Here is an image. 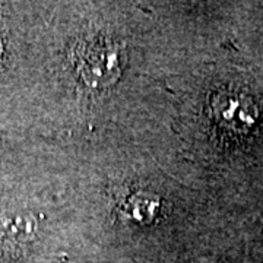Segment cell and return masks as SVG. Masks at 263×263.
<instances>
[{
	"mask_svg": "<svg viewBox=\"0 0 263 263\" xmlns=\"http://www.w3.org/2000/svg\"><path fill=\"white\" fill-rule=\"evenodd\" d=\"M76 72L86 86L103 89L119 81L126 65V48L122 43L98 38L84 43L75 59Z\"/></svg>",
	"mask_w": 263,
	"mask_h": 263,
	"instance_id": "6da1fadb",
	"label": "cell"
},
{
	"mask_svg": "<svg viewBox=\"0 0 263 263\" xmlns=\"http://www.w3.org/2000/svg\"><path fill=\"white\" fill-rule=\"evenodd\" d=\"M37 234V221L27 214H0V254L25 250Z\"/></svg>",
	"mask_w": 263,
	"mask_h": 263,
	"instance_id": "7a4b0ae2",
	"label": "cell"
},
{
	"mask_svg": "<svg viewBox=\"0 0 263 263\" xmlns=\"http://www.w3.org/2000/svg\"><path fill=\"white\" fill-rule=\"evenodd\" d=\"M212 108L219 122L235 130L250 127L254 122L253 105L240 95H219L212 103Z\"/></svg>",
	"mask_w": 263,
	"mask_h": 263,
	"instance_id": "3957f363",
	"label": "cell"
},
{
	"mask_svg": "<svg viewBox=\"0 0 263 263\" xmlns=\"http://www.w3.org/2000/svg\"><path fill=\"white\" fill-rule=\"evenodd\" d=\"M160 209V202L154 195L148 193H136L132 195L124 202L122 208L123 218L136 224H148L151 222Z\"/></svg>",
	"mask_w": 263,
	"mask_h": 263,
	"instance_id": "277c9868",
	"label": "cell"
}]
</instances>
